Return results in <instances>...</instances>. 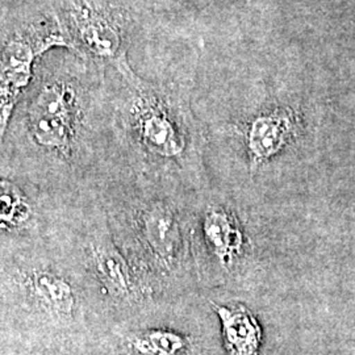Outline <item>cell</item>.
<instances>
[{
  "label": "cell",
  "mask_w": 355,
  "mask_h": 355,
  "mask_svg": "<svg viewBox=\"0 0 355 355\" xmlns=\"http://www.w3.org/2000/svg\"><path fill=\"white\" fill-rule=\"evenodd\" d=\"M203 240L218 265L230 270L245 252V234L237 217L223 207H211L203 216Z\"/></svg>",
  "instance_id": "3957f363"
},
{
  "label": "cell",
  "mask_w": 355,
  "mask_h": 355,
  "mask_svg": "<svg viewBox=\"0 0 355 355\" xmlns=\"http://www.w3.org/2000/svg\"><path fill=\"white\" fill-rule=\"evenodd\" d=\"M96 270L104 284L119 297H136L139 284L125 258L111 243L96 245L92 250Z\"/></svg>",
  "instance_id": "8992f818"
},
{
  "label": "cell",
  "mask_w": 355,
  "mask_h": 355,
  "mask_svg": "<svg viewBox=\"0 0 355 355\" xmlns=\"http://www.w3.org/2000/svg\"><path fill=\"white\" fill-rule=\"evenodd\" d=\"M295 129L293 116L274 112L258 117L248 133V145L253 166L261 165L283 149Z\"/></svg>",
  "instance_id": "5b68a950"
},
{
  "label": "cell",
  "mask_w": 355,
  "mask_h": 355,
  "mask_svg": "<svg viewBox=\"0 0 355 355\" xmlns=\"http://www.w3.org/2000/svg\"><path fill=\"white\" fill-rule=\"evenodd\" d=\"M29 205L20 190L13 184L0 180V228H13L26 221Z\"/></svg>",
  "instance_id": "9c48e42d"
},
{
  "label": "cell",
  "mask_w": 355,
  "mask_h": 355,
  "mask_svg": "<svg viewBox=\"0 0 355 355\" xmlns=\"http://www.w3.org/2000/svg\"><path fill=\"white\" fill-rule=\"evenodd\" d=\"M215 311L221 321L227 354H259L262 345V328L245 305L215 304Z\"/></svg>",
  "instance_id": "277c9868"
},
{
  "label": "cell",
  "mask_w": 355,
  "mask_h": 355,
  "mask_svg": "<svg viewBox=\"0 0 355 355\" xmlns=\"http://www.w3.org/2000/svg\"><path fill=\"white\" fill-rule=\"evenodd\" d=\"M142 239L154 259L173 270L183 258V229L180 216L168 204L155 203L148 207L140 218Z\"/></svg>",
  "instance_id": "6da1fadb"
},
{
  "label": "cell",
  "mask_w": 355,
  "mask_h": 355,
  "mask_svg": "<svg viewBox=\"0 0 355 355\" xmlns=\"http://www.w3.org/2000/svg\"><path fill=\"white\" fill-rule=\"evenodd\" d=\"M71 95L64 87L45 89L32 112L35 137L44 146L64 148L71 135Z\"/></svg>",
  "instance_id": "7a4b0ae2"
},
{
  "label": "cell",
  "mask_w": 355,
  "mask_h": 355,
  "mask_svg": "<svg viewBox=\"0 0 355 355\" xmlns=\"http://www.w3.org/2000/svg\"><path fill=\"white\" fill-rule=\"evenodd\" d=\"M137 347L145 355H191L190 340L173 331H152L141 337Z\"/></svg>",
  "instance_id": "ba28073f"
},
{
  "label": "cell",
  "mask_w": 355,
  "mask_h": 355,
  "mask_svg": "<svg viewBox=\"0 0 355 355\" xmlns=\"http://www.w3.org/2000/svg\"><path fill=\"white\" fill-rule=\"evenodd\" d=\"M32 288L41 303L58 313H70L74 308V292L61 277L41 271L33 275Z\"/></svg>",
  "instance_id": "52a82bcc"
}]
</instances>
